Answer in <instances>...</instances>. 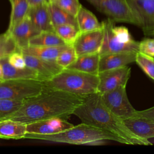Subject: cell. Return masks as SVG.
I'll list each match as a JSON object with an SVG mask.
<instances>
[{
	"label": "cell",
	"instance_id": "obj_38",
	"mask_svg": "<svg viewBox=\"0 0 154 154\" xmlns=\"http://www.w3.org/2000/svg\"><path fill=\"white\" fill-rule=\"evenodd\" d=\"M45 2H46V3H49V2H51L52 0H45Z\"/></svg>",
	"mask_w": 154,
	"mask_h": 154
},
{
	"label": "cell",
	"instance_id": "obj_18",
	"mask_svg": "<svg viewBox=\"0 0 154 154\" xmlns=\"http://www.w3.org/2000/svg\"><path fill=\"white\" fill-rule=\"evenodd\" d=\"M0 63L3 68V81L14 79H32L38 80V74L35 70L28 66L23 69L14 67L9 63L8 57L1 58Z\"/></svg>",
	"mask_w": 154,
	"mask_h": 154
},
{
	"label": "cell",
	"instance_id": "obj_40",
	"mask_svg": "<svg viewBox=\"0 0 154 154\" xmlns=\"http://www.w3.org/2000/svg\"><path fill=\"white\" fill-rule=\"evenodd\" d=\"M1 81H2V80H1V79H0V82H1Z\"/></svg>",
	"mask_w": 154,
	"mask_h": 154
},
{
	"label": "cell",
	"instance_id": "obj_11",
	"mask_svg": "<svg viewBox=\"0 0 154 154\" xmlns=\"http://www.w3.org/2000/svg\"><path fill=\"white\" fill-rule=\"evenodd\" d=\"M103 26L96 30L80 32L72 45L77 55L99 54L103 43Z\"/></svg>",
	"mask_w": 154,
	"mask_h": 154
},
{
	"label": "cell",
	"instance_id": "obj_9",
	"mask_svg": "<svg viewBox=\"0 0 154 154\" xmlns=\"http://www.w3.org/2000/svg\"><path fill=\"white\" fill-rule=\"evenodd\" d=\"M146 35L154 31V0H126Z\"/></svg>",
	"mask_w": 154,
	"mask_h": 154
},
{
	"label": "cell",
	"instance_id": "obj_21",
	"mask_svg": "<svg viewBox=\"0 0 154 154\" xmlns=\"http://www.w3.org/2000/svg\"><path fill=\"white\" fill-rule=\"evenodd\" d=\"M123 121L137 135L147 140L154 138V121L139 118L128 119Z\"/></svg>",
	"mask_w": 154,
	"mask_h": 154
},
{
	"label": "cell",
	"instance_id": "obj_36",
	"mask_svg": "<svg viewBox=\"0 0 154 154\" xmlns=\"http://www.w3.org/2000/svg\"><path fill=\"white\" fill-rule=\"evenodd\" d=\"M29 7L36 5L43 2H45V0H28Z\"/></svg>",
	"mask_w": 154,
	"mask_h": 154
},
{
	"label": "cell",
	"instance_id": "obj_37",
	"mask_svg": "<svg viewBox=\"0 0 154 154\" xmlns=\"http://www.w3.org/2000/svg\"><path fill=\"white\" fill-rule=\"evenodd\" d=\"M3 76H4V72L2 64L0 63V79L3 81Z\"/></svg>",
	"mask_w": 154,
	"mask_h": 154
},
{
	"label": "cell",
	"instance_id": "obj_23",
	"mask_svg": "<svg viewBox=\"0 0 154 154\" xmlns=\"http://www.w3.org/2000/svg\"><path fill=\"white\" fill-rule=\"evenodd\" d=\"M48 6L54 28L58 25L69 24L78 28L76 16L72 15L52 2L48 3Z\"/></svg>",
	"mask_w": 154,
	"mask_h": 154
},
{
	"label": "cell",
	"instance_id": "obj_1",
	"mask_svg": "<svg viewBox=\"0 0 154 154\" xmlns=\"http://www.w3.org/2000/svg\"><path fill=\"white\" fill-rule=\"evenodd\" d=\"M85 96L46 88L37 96L25 99L20 108L5 119L24 124L55 117L67 120Z\"/></svg>",
	"mask_w": 154,
	"mask_h": 154
},
{
	"label": "cell",
	"instance_id": "obj_12",
	"mask_svg": "<svg viewBox=\"0 0 154 154\" xmlns=\"http://www.w3.org/2000/svg\"><path fill=\"white\" fill-rule=\"evenodd\" d=\"M74 125L61 118H51L26 124L27 133L37 135H52L64 131Z\"/></svg>",
	"mask_w": 154,
	"mask_h": 154
},
{
	"label": "cell",
	"instance_id": "obj_39",
	"mask_svg": "<svg viewBox=\"0 0 154 154\" xmlns=\"http://www.w3.org/2000/svg\"><path fill=\"white\" fill-rule=\"evenodd\" d=\"M150 36H153V37H154V31L152 32V34H150Z\"/></svg>",
	"mask_w": 154,
	"mask_h": 154
},
{
	"label": "cell",
	"instance_id": "obj_35",
	"mask_svg": "<svg viewBox=\"0 0 154 154\" xmlns=\"http://www.w3.org/2000/svg\"><path fill=\"white\" fill-rule=\"evenodd\" d=\"M132 118H139L154 121V106L142 111L136 110Z\"/></svg>",
	"mask_w": 154,
	"mask_h": 154
},
{
	"label": "cell",
	"instance_id": "obj_33",
	"mask_svg": "<svg viewBox=\"0 0 154 154\" xmlns=\"http://www.w3.org/2000/svg\"><path fill=\"white\" fill-rule=\"evenodd\" d=\"M9 63L14 67L23 69L26 67L24 55L21 51H17L13 52L8 57Z\"/></svg>",
	"mask_w": 154,
	"mask_h": 154
},
{
	"label": "cell",
	"instance_id": "obj_13",
	"mask_svg": "<svg viewBox=\"0 0 154 154\" xmlns=\"http://www.w3.org/2000/svg\"><path fill=\"white\" fill-rule=\"evenodd\" d=\"M23 55L26 66L36 71L38 80L42 82L51 79L63 69L55 61L47 60L26 54Z\"/></svg>",
	"mask_w": 154,
	"mask_h": 154
},
{
	"label": "cell",
	"instance_id": "obj_25",
	"mask_svg": "<svg viewBox=\"0 0 154 154\" xmlns=\"http://www.w3.org/2000/svg\"><path fill=\"white\" fill-rule=\"evenodd\" d=\"M66 45L55 32L50 31L41 32L32 37L29 42V46H57Z\"/></svg>",
	"mask_w": 154,
	"mask_h": 154
},
{
	"label": "cell",
	"instance_id": "obj_20",
	"mask_svg": "<svg viewBox=\"0 0 154 154\" xmlns=\"http://www.w3.org/2000/svg\"><path fill=\"white\" fill-rule=\"evenodd\" d=\"M27 133L26 124L9 119L0 120V138L18 140L24 138Z\"/></svg>",
	"mask_w": 154,
	"mask_h": 154
},
{
	"label": "cell",
	"instance_id": "obj_30",
	"mask_svg": "<svg viewBox=\"0 0 154 154\" xmlns=\"http://www.w3.org/2000/svg\"><path fill=\"white\" fill-rule=\"evenodd\" d=\"M78 55L73 46H69L63 51L56 59V63L63 69L67 68L72 64L77 58Z\"/></svg>",
	"mask_w": 154,
	"mask_h": 154
},
{
	"label": "cell",
	"instance_id": "obj_24",
	"mask_svg": "<svg viewBox=\"0 0 154 154\" xmlns=\"http://www.w3.org/2000/svg\"><path fill=\"white\" fill-rule=\"evenodd\" d=\"M11 11L8 32H11L14 26L21 22L28 14L29 5L28 0H9Z\"/></svg>",
	"mask_w": 154,
	"mask_h": 154
},
{
	"label": "cell",
	"instance_id": "obj_27",
	"mask_svg": "<svg viewBox=\"0 0 154 154\" xmlns=\"http://www.w3.org/2000/svg\"><path fill=\"white\" fill-rule=\"evenodd\" d=\"M20 51L11 35L6 31L0 34V59L8 57L14 52Z\"/></svg>",
	"mask_w": 154,
	"mask_h": 154
},
{
	"label": "cell",
	"instance_id": "obj_29",
	"mask_svg": "<svg viewBox=\"0 0 154 154\" xmlns=\"http://www.w3.org/2000/svg\"><path fill=\"white\" fill-rule=\"evenodd\" d=\"M135 62L143 72L154 81V57L138 51L136 55Z\"/></svg>",
	"mask_w": 154,
	"mask_h": 154
},
{
	"label": "cell",
	"instance_id": "obj_17",
	"mask_svg": "<svg viewBox=\"0 0 154 154\" xmlns=\"http://www.w3.org/2000/svg\"><path fill=\"white\" fill-rule=\"evenodd\" d=\"M99 60L100 54L99 53L81 55L78 56L76 60L67 68L87 73L98 75Z\"/></svg>",
	"mask_w": 154,
	"mask_h": 154
},
{
	"label": "cell",
	"instance_id": "obj_5",
	"mask_svg": "<svg viewBox=\"0 0 154 154\" xmlns=\"http://www.w3.org/2000/svg\"><path fill=\"white\" fill-rule=\"evenodd\" d=\"M46 88L44 82L32 79H14L0 82V99L25 100L40 94Z\"/></svg>",
	"mask_w": 154,
	"mask_h": 154
},
{
	"label": "cell",
	"instance_id": "obj_4",
	"mask_svg": "<svg viewBox=\"0 0 154 154\" xmlns=\"http://www.w3.org/2000/svg\"><path fill=\"white\" fill-rule=\"evenodd\" d=\"M43 82L48 89L87 96L98 92L99 78L98 75L64 68L51 79Z\"/></svg>",
	"mask_w": 154,
	"mask_h": 154
},
{
	"label": "cell",
	"instance_id": "obj_32",
	"mask_svg": "<svg viewBox=\"0 0 154 154\" xmlns=\"http://www.w3.org/2000/svg\"><path fill=\"white\" fill-rule=\"evenodd\" d=\"M114 35L117 40L122 43H129L135 40L132 37L128 29L125 26H115L112 28Z\"/></svg>",
	"mask_w": 154,
	"mask_h": 154
},
{
	"label": "cell",
	"instance_id": "obj_31",
	"mask_svg": "<svg viewBox=\"0 0 154 154\" xmlns=\"http://www.w3.org/2000/svg\"><path fill=\"white\" fill-rule=\"evenodd\" d=\"M51 2L74 16L77 15L82 5L78 0H52Z\"/></svg>",
	"mask_w": 154,
	"mask_h": 154
},
{
	"label": "cell",
	"instance_id": "obj_19",
	"mask_svg": "<svg viewBox=\"0 0 154 154\" xmlns=\"http://www.w3.org/2000/svg\"><path fill=\"white\" fill-rule=\"evenodd\" d=\"M69 46L64 45L57 46H28L21 49V52L23 54L32 55L37 58L56 61L59 54Z\"/></svg>",
	"mask_w": 154,
	"mask_h": 154
},
{
	"label": "cell",
	"instance_id": "obj_10",
	"mask_svg": "<svg viewBox=\"0 0 154 154\" xmlns=\"http://www.w3.org/2000/svg\"><path fill=\"white\" fill-rule=\"evenodd\" d=\"M131 68L128 66L99 72L98 92L100 94L120 86H126L131 76Z\"/></svg>",
	"mask_w": 154,
	"mask_h": 154
},
{
	"label": "cell",
	"instance_id": "obj_28",
	"mask_svg": "<svg viewBox=\"0 0 154 154\" xmlns=\"http://www.w3.org/2000/svg\"><path fill=\"white\" fill-rule=\"evenodd\" d=\"M24 100H10L0 99V120H4L17 111Z\"/></svg>",
	"mask_w": 154,
	"mask_h": 154
},
{
	"label": "cell",
	"instance_id": "obj_3",
	"mask_svg": "<svg viewBox=\"0 0 154 154\" xmlns=\"http://www.w3.org/2000/svg\"><path fill=\"white\" fill-rule=\"evenodd\" d=\"M24 138L42 140L72 144L96 145L105 140L121 143L116 135L97 127L81 123L64 131L52 135H37L26 133Z\"/></svg>",
	"mask_w": 154,
	"mask_h": 154
},
{
	"label": "cell",
	"instance_id": "obj_34",
	"mask_svg": "<svg viewBox=\"0 0 154 154\" xmlns=\"http://www.w3.org/2000/svg\"><path fill=\"white\" fill-rule=\"evenodd\" d=\"M139 52L154 57V38H147L140 42Z\"/></svg>",
	"mask_w": 154,
	"mask_h": 154
},
{
	"label": "cell",
	"instance_id": "obj_8",
	"mask_svg": "<svg viewBox=\"0 0 154 154\" xmlns=\"http://www.w3.org/2000/svg\"><path fill=\"white\" fill-rule=\"evenodd\" d=\"M104 35L102 45L99 52L100 55L124 52H135L139 51V43L136 40L129 43H122L117 40L113 31L112 28L114 26L115 22L108 18L102 22Z\"/></svg>",
	"mask_w": 154,
	"mask_h": 154
},
{
	"label": "cell",
	"instance_id": "obj_2",
	"mask_svg": "<svg viewBox=\"0 0 154 154\" xmlns=\"http://www.w3.org/2000/svg\"><path fill=\"white\" fill-rule=\"evenodd\" d=\"M82 123L88 124L117 137L121 143L131 145H152L149 140L134 134L123 119L113 113L103 103L99 92L87 95L73 111Z\"/></svg>",
	"mask_w": 154,
	"mask_h": 154
},
{
	"label": "cell",
	"instance_id": "obj_14",
	"mask_svg": "<svg viewBox=\"0 0 154 154\" xmlns=\"http://www.w3.org/2000/svg\"><path fill=\"white\" fill-rule=\"evenodd\" d=\"M28 16L35 28L40 32H55L52 23L48 3L43 2L29 7Z\"/></svg>",
	"mask_w": 154,
	"mask_h": 154
},
{
	"label": "cell",
	"instance_id": "obj_7",
	"mask_svg": "<svg viewBox=\"0 0 154 154\" xmlns=\"http://www.w3.org/2000/svg\"><path fill=\"white\" fill-rule=\"evenodd\" d=\"M101 97L105 105L123 120L132 118L136 111L128 99L126 86L102 93Z\"/></svg>",
	"mask_w": 154,
	"mask_h": 154
},
{
	"label": "cell",
	"instance_id": "obj_6",
	"mask_svg": "<svg viewBox=\"0 0 154 154\" xmlns=\"http://www.w3.org/2000/svg\"><path fill=\"white\" fill-rule=\"evenodd\" d=\"M98 11L115 22H125L140 27V22L126 0H87Z\"/></svg>",
	"mask_w": 154,
	"mask_h": 154
},
{
	"label": "cell",
	"instance_id": "obj_26",
	"mask_svg": "<svg viewBox=\"0 0 154 154\" xmlns=\"http://www.w3.org/2000/svg\"><path fill=\"white\" fill-rule=\"evenodd\" d=\"M54 31L68 45H73L80 33L78 28L69 24L58 25L54 27Z\"/></svg>",
	"mask_w": 154,
	"mask_h": 154
},
{
	"label": "cell",
	"instance_id": "obj_16",
	"mask_svg": "<svg viewBox=\"0 0 154 154\" xmlns=\"http://www.w3.org/2000/svg\"><path fill=\"white\" fill-rule=\"evenodd\" d=\"M15 40L17 47L22 49L29 46V40L40 33L35 28L28 15L9 32Z\"/></svg>",
	"mask_w": 154,
	"mask_h": 154
},
{
	"label": "cell",
	"instance_id": "obj_22",
	"mask_svg": "<svg viewBox=\"0 0 154 154\" xmlns=\"http://www.w3.org/2000/svg\"><path fill=\"white\" fill-rule=\"evenodd\" d=\"M76 21L80 32H85L99 29L102 27L95 15L81 5L77 15Z\"/></svg>",
	"mask_w": 154,
	"mask_h": 154
},
{
	"label": "cell",
	"instance_id": "obj_15",
	"mask_svg": "<svg viewBox=\"0 0 154 154\" xmlns=\"http://www.w3.org/2000/svg\"><path fill=\"white\" fill-rule=\"evenodd\" d=\"M137 52H124L100 55L99 72L122 67L135 62Z\"/></svg>",
	"mask_w": 154,
	"mask_h": 154
}]
</instances>
